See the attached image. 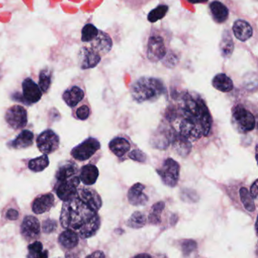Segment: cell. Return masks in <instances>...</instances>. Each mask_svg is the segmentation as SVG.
<instances>
[{
	"instance_id": "obj_43",
	"label": "cell",
	"mask_w": 258,
	"mask_h": 258,
	"mask_svg": "<svg viewBox=\"0 0 258 258\" xmlns=\"http://www.w3.org/2000/svg\"><path fill=\"white\" fill-rule=\"evenodd\" d=\"M187 2L192 4H201L206 3L209 2V0H187Z\"/></svg>"
},
{
	"instance_id": "obj_15",
	"label": "cell",
	"mask_w": 258,
	"mask_h": 258,
	"mask_svg": "<svg viewBox=\"0 0 258 258\" xmlns=\"http://www.w3.org/2000/svg\"><path fill=\"white\" fill-rule=\"evenodd\" d=\"M85 92L79 85L74 84L69 86L62 94L64 102L71 108L77 106L84 98Z\"/></svg>"
},
{
	"instance_id": "obj_26",
	"label": "cell",
	"mask_w": 258,
	"mask_h": 258,
	"mask_svg": "<svg viewBox=\"0 0 258 258\" xmlns=\"http://www.w3.org/2000/svg\"><path fill=\"white\" fill-rule=\"evenodd\" d=\"M33 137L34 136L31 131L24 129L17 135L16 140L12 142V148H16V149L28 148L33 145Z\"/></svg>"
},
{
	"instance_id": "obj_33",
	"label": "cell",
	"mask_w": 258,
	"mask_h": 258,
	"mask_svg": "<svg viewBox=\"0 0 258 258\" xmlns=\"http://www.w3.org/2000/svg\"><path fill=\"white\" fill-rule=\"evenodd\" d=\"M146 224V217L144 213L136 211L131 215L127 222V225L132 229H140Z\"/></svg>"
},
{
	"instance_id": "obj_12",
	"label": "cell",
	"mask_w": 258,
	"mask_h": 258,
	"mask_svg": "<svg viewBox=\"0 0 258 258\" xmlns=\"http://www.w3.org/2000/svg\"><path fill=\"white\" fill-rule=\"evenodd\" d=\"M59 137L52 129H47L40 133L36 140L37 147L45 155L52 153L59 148Z\"/></svg>"
},
{
	"instance_id": "obj_45",
	"label": "cell",
	"mask_w": 258,
	"mask_h": 258,
	"mask_svg": "<svg viewBox=\"0 0 258 258\" xmlns=\"http://www.w3.org/2000/svg\"><path fill=\"white\" fill-rule=\"evenodd\" d=\"M145 256L151 257L150 256V255H137V256L136 257H145Z\"/></svg>"
},
{
	"instance_id": "obj_1",
	"label": "cell",
	"mask_w": 258,
	"mask_h": 258,
	"mask_svg": "<svg viewBox=\"0 0 258 258\" xmlns=\"http://www.w3.org/2000/svg\"><path fill=\"white\" fill-rule=\"evenodd\" d=\"M166 115L174 130L190 142L209 136L211 130L209 108L203 98L195 93H181L177 105L169 107Z\"/></svg>"
},
{
	"instance_id": "obj_37",
	"label": "cell",
	"mask_w": 258,
	"mask_h": 258,
	"mask_svg": "<svg viewBox=\"0 0 258 258\" xmlns=\"http://www.w3.org/2000/svg\"><path fill=\"white\" fill-rule=\"evenodd\" d=\"M90 114V109L86 105H81L78 108L76 112V115L78 119L81 121H85L89 117Z\"/></svg>"
},
{
	"instance_id": "obj_31",
	"label": "cell",
	"mask_w": 258,
	"mask_h": 258,
	"mask_svg": "<svg viewBox=\"0 0 258 258\" xmlns=\"http://www.w3.org/2000/svg\"><path fill=\"white\" fill-rule=\"evenodd\" d=\"M99 30L93 24H86L81 31V41L84 44L90 43L97 37Z\"/></svg>"
},
{
	"instance_id": "obj_44",
	"label": "cell",
	"mask_w": 258,
	"mask_h": 258,
	"mask_svg": "<svg viewBox=\"0 0 258 258\" xmlns=\"http://www.w3.org/2000/svg\"><path fill=\"white\" fill-rule=\"evenodd\" d=\"M88 257H94V258H104L105 255L102 253V251H96L95 253L92 254V255H89Z\"/></svg>"
},
{
	"instance_id": "obj_40",
	"label": "cell",
	"mask_w": 258,
	"mask_h": 258,
	"mask_svg": "<svg viewBox=\"0 0 258 258\" xmlns=\"http://www.w3.org/2000/svg\"><path fill=\"white\" fill-rule=\"evenodd\" d=\"M56 227H57L56 221L53 220H50V219L46 220L45 222L43 223V230L46 233H51V232L55 231V229H56Z\"/></svg>"
},
{
	"instance_id": "obj_39",
	"label": "cell",
	"mask_w": 258,
	"mask_h": 258,
	"mask_svg": "<svg viewBox=\"0 0 258 258\" xmlns=\"http://www.w3.org/2000/svg\"><path fill=\"white\" fill-rule=\"evenodd\" d=\"M197 244L193 240H186L182 243V252L185 255H189L192 253V251H194L196 248Z\"/></svg>"
},
{
	"instance_id": "obj_42",
	"label": "cell",
	"mask_w": 258,
	"mask_h": 258,
	"mask_svg": "<svg viewBox=\"0 0 258 258\" xmlns=\"http://www.w3.org/2000/svg\"><path fill=\"white\" fill-rule=\"evenodd\" d=\"M249 193L254 199H257L258 198V180L257 179L254 182L253 184L251 185Z\"/></svg>"
},
{
	"instance_id": "obj_24",
	"label": "cell",
	"mask_w": 258,
	"mask_h": 258,
	"mask_svg": "<svg viewBox=\"0 0 258 258\" xmlns=\"http://www.w3.org/2000/svg\"><path fill=\"white\" fill-rule=\"evenodd\" d=\"M109 148L114 155L121 158L129 152L130 143L125 138L116 137L109 143Z\"/></svg>"
},
{
	"instance_id": "obj_20",
	"label": "cell",
	"mask_w": 258,
	"mask_h": 258,
	"mask_svg": "<svg viewBox=\"0 0 258 258\" xmlns=\"http://www.w3.org/2000/svg\"><path fill=\"white\" fill-rule=\"evenodd\" d=\"M55 203V198L52 193L42 194L36 198L32 204V210L36 214L46 213L52 209Z\"/></svg>"
},
{
	"instance_id": "obj_11",
	"label": "cell",
	"mask_w": 258,
	"mask_h": 258,
	"mask_svg": "<svg viewBox=\"0 0 258 258\" xmlns=\"http://www.w3.org/2000/svg\"><path fill=\"white\" fill-rule=\"evenodd\" d=\"M5 121L13 129H18L24 128L28 124L26 109L21 105H13L5 113Z\"/></svg>"
},
{
	"instance_id": "obj_29",
	"label": "cell",
	"mask_w": 258,
	"mask_h": 258,
	"mask_svg": "<svg viewBox=\"0 0 258 258\" xmlns=\"http://www.w3.org/2000/svg\"><path fill=\"white\" fill-rule=\"evenodd\" d=\"M52 71L49 68L42 69L39 74L38 85L43 93H46L49 90L52 84Z\"/></svg>"
},
{
	"instance_id": "obj_9",
	"label": "cell",
	"mask_w": 258,
	"mask_h": 258,
	"mask_svg": "<svg viewBox=\"0 0 258 258\" xmlns=\"http://www.w3.org/2000/svg\"><path fill=\"white\" fill-rule=\"evenodd\" d=\"M21 98L27 105L38 102L43 97V92L40 90L38 83H36L31 77L24 79L21 83Z\"/></svg>"
},
{
	"instance_id": "obj_23",
	"label": "cell",
	"mask_w": 258,
	"mask_h": 258,
	"mask_svg": "<svg viewBox=\"0 0 258 258\" xmlns=\"http://www.w3.org/2000/svg\"><path fill=\"white\" fill-rule=\"evenodd\" d=\"M59 243L62 248L73 249L78 246L79 243V235L71 229H66L61 233L59 237Z\"/></svg>"
},
{
	"instance_id": "obj_25",
	"label": "cell",
	"mask_w": 258,
	"mask_h": 258,
	"mask_svg": "<svg viewBox=\"0 0 258 258\" xmlns=\"http://www.w3.org/2000/svg\"><path fill=\"white\" fill-rule=\"evenodd\" d=\"M212 85L216 90L223 93H229L232 91L234 87L233 82L229 77L224 73L218 74L213 78Z\"/></svg>"
},
{
	"instance_id": "obj_17",
	"label": "cell",
	"mask_w": 258,
	"mask_h": 258,
	"mask_svg": "<svg viewBox=\"0 0 258 258\" xmlns=\"http://www.w3.org/2000/svg\"><path fill=\"white\" fill-rule=\"evenodd\" d=\"M232 32L235 37L242 42H245L251 39L254 33L251 24L242 19H238L235 21L232 26Z\"/></svg>"
},
{
	"instance_id": "obj_18",
	"label": "cell",
	"mask_w": 258,
	"mask_h": 258,
	"mask_svg": "<svg viewBox=\"0 0 258 258\" xmlns=\"http://www.w3.org/2000/svg\"><path fill=\"white\" fill-rule=\"evenodd\" d=\"M78 196L83 200L87 205H90L94 210L98 211L102 205V199L99 194L90 188H83L78 190Z\"/></svg>"
},
{
	"instance_id": "obj_41",
	"label": "cell",
	"mask_w": 258,
	"mask_h": 258,
	"mask_svg": "<svg viewBox=\"0 0 258 258\" xmlns=\"http://www.w3.org/2000/svg\"><path fill=\"white\" fill-rule=\"evenodd\" d=\"M18 216H19V213L15 209H10V210H8L7 213H6V217L10 220H17L18 218Z\"/></svg>"
},
{
	"instance_id": "obj_36",
	"label": "cell",
	"mask_w": 258,
	"mask_h": 258,
	"mask_svg": "<svg viewBox=\"0 0 258 258\" xmlns=\"http://www.w3.org/2000/svg\"><path fill=\"white\" fill-rule=\"evenodd\" d=\"M29 251V256L31 258H47L48 257V251L45 252L43 251V244L40 242L36 241L28 246Z\"/></svg>"
},
{
	"instance_id": "obj_14",
	"label": "cell",
	"mask_w": 258,
	"mask_h": 258,
	"mask_svg": "<svg viewBox=\"0 0 258 258\" xmlns=\"http://www.w3.org/2000/svg\"><path fill=\"white\" fill-rule=\"evenodd\" d=\"M21 233L27 241L37 239L40 234V224L37 218L33 216L24 217L21 224Z\"/></svg>"
},
{
	"instance_id": "obj_4",
	"label": "cell",
	"mask_w": 258,
	"mask_h": 258,
	"mask_svg": "<svg viewBox=\"0 0 258 258\" xmlns=\"http://www.w3.org/2000/svg\"><path fill=\"white\" fill-rule=\"evenodd\" d=\"M171 37L164 31L152 29L147 40L145 54L148 60L157 63L163 60L168 53Z\"/></svg>"
},
{
	"instance_id": "obj_19",
	"label": "cell",
	"mask_w": 258,
	"mask_h": 258,
	"mask_svg": "<svg viewBox=\"0 0 258 258\" xmlns=\"http://www.w3.org/2000/svg\"><path fill=\"white\" fill-rule=\"evenodd\" d=\"M145 186L142 183H136L129 189L128 198L130 205L133 206H143L148 201V197L143 193Z\"/></svg>"
},
{
	"instance_id": "obj_35",
	"label": "cell",
	"mask_w": 258,
	"mask_h": 258,
	"mask_svg": "<svg viewBox=\"0 0 258 258\" xmlns=\"http://www.w3.org/2000/svg\"><path fill=\"white\" fill-rule=\"evenodd\" d=\"M239 194H240L242 203L244 209L249 212L255 211V209H256L255 201H254V198L251 197L246 188H241V190L239 191Z\"/></svg>"
},
{
	"instance_id": "obj_38",
	"label": "cell",
	"mask_w": 258,
	"mask_h": 258,
	"mask_svg": "<svg viewBox=\"0 0 258 258\" xmlns=\"http://www.w3.org/2000/svg\"><path fill=\"white\" fill-rule=\"evenodd\" d=\"M129 158L132 160L136 161L138 162H145L147 159L146 155L144 152L140 151V149H135L131 151V152H129Z\"/></svg>"
},
{
	"instance_id": "obj_8",
	"label": "cell",
	"mask_w": 258,
	"mask_h": 258,
	"mask_svg": "<svg viewBox=\"0 0 258 258\" xmlns=\"http://www.w3.org/2000/svg\"><path fill=\"white\" fill-rule=\"evenodd\" d=\"M102 60V56L87 45L80 48L78 55V65L81 70H88L97 67Z\"/></svg>"
},
{
	"instance_id": "obj_16",
	"label": "cell",
	"mask_w": 258,
	"mask_h": 258,
	"mask_svg": "<svg viewBox=\"0 0 258 258\" xmlns=\"http://www.w3.org/2000/svg\"><path fill=\"white\" fill-rule=\"evenodd\" d=\"M170 143H172L176 152L180 156H187L191 151L192 145L190 140L181 136L174 129L170 132Z\"/></svg>"
},
{
	"instance_id": "obj_5",
	"label": "cell",
	"mask_w": 258,
	"mask_h": 258,
	"mask_svg": "<svg viewBox=\"0 0 258 258\" xmlns=\"http://www.w3.org/2000/svg\"><path fill=\"white\" fill-rule=\"evenodd\" d=\"M232 121L236 129L241 133H248L253 130L256 125L255 116L246 108L239 105L232 111Z\"/></svg>"
},
{
	"instance_id": "obj_27",
	"label": "cell",
	"mask_w": 258,
	"mask_h": 258,
	"mask_svg": "<svg viewBox=\"0 0 258 258\" xmlns=\"http://www.w3.org/2000/svg\"><path fill=\"white\" fill-rule=\"evenodd\" d=\"M77 172H78V167L76 164L73 162L68 161L59 167L55 174V177L58 182H61L71 179L74 176H76Z\"/></svg>"
},
{
	"instance_id": "obj_34",
	"label": "cell",
	"mask_w": 258,
	"mask_h": 258,
	"mask_svg": "<svg viewBox=\"0 0 258 258\" xmlns=\"http://www.w3.org/2000/svg\"><path fill=\"white\" fill-rule=\"evenodd\" d=\"M165 207V204L163 201H159L152 206V211L148 216V220L153 225H159L161 222V213L163 211Z\"/></svg>"
},
{
	"instance_id": "obj_30",
	"label": "cell",
	"mask_w": 258,
	"mask_h": 258,
	"mask_svg": "<svg viewBox=\"0 0 258 258\" xmlns=\"http://www.w3.org/2000/svg\"><path fill=\"white\" fill-rule=\"evenodd\" d=\"M48 164H49V160L48 156L44 154L42 156L30 161L28 167L33 172H41L48 167Z\"/></svg>"
},
{
	"instance_id": "obj_7",
	"label": "cell",
	"mask_w": 258,
	"mask_h": 258,
	"mask_svg": "<svg viewBox=\"0 0 258 258\" xmlns=\"http://www.w3.org/2000/svg\"><path fill=\"white\" fill-rule=\"evenodd\" d=\"M99 142L95 138H88L87 140L74 147L71 154L73 158L76 160L83 161L88 160L93 156L96 152L100 149Z\"/></svg>"
},
{
	"instance_id": "obj_21",
	"label": "cell",
	"mask_w": 258,
	"mask_h": 258,
	"mask_svg": "<svg viewBox=\"0 0 258 258\" xmlns=\"http://www.w3.org/2000/svg\"><path fill=\"white\" fill-rule=\"evenodd\" d=\"M209 9L212 18L217 24H223L229 18V9L226 5L220 1H213L210 2Z\"/></svg>"
},
{
	"instance_id": "obj_28",
	"label": "cell",
	"mask_w": 258,
	"mask_h": 258,
	"mask_svg": "<svg viewBox=\"0 0 258 258\" xmlns=\"http://www.w3.org/2000/svg\"><path fill=\"white\" fill-rule=\"evenodd\" d=\"M220 49L221 55L225 58H229L234 50V43L229 32H225L220 41Z\"/></svg>"
},
{
	"instance_id": "obj_32",
	"label": "cell",
	"mask_w": 258,
	"mask_h": 258,
	"mask_svg": "<svg viewBox=\"0 0 258 258\" xmlns=\"http://www.w3.org/2000/svg\"><path fill=\"white\" fill-rule=\"evenodd\" d=\"M169 10V6L167 5H159L155 9H152L148 13L147 19L149 22L155 23L163 19L165 17Z\"/></svg>"
},
{
	"instance_id": "obj_3",
	"label": "cell",
	"mask_w": 258,
	"mask_h": 258,
	"mask_svg": "<svg viewBox=\"0 0 258 258\" xmlns=\"http://www.w3.org/2000/svg\"><path fill=\"white\" fill-rule=\"evenodd\" d=\"M165 92L163 81L152 77H143L136 80L130 86L131 97L138 103L155 102Z\"/></svg>"
},
{
	"instance_id": "obj_6",
	"label": "cell",
	"mask_w": 258,
	"mask_h": 258,
	"mask_svg": "<svg viewBox=\"0 0 258 258\" xmlns=\"http://www.w3.org/2000/svg\"><path fill=\"white\" fill-rule=\"evenodd\" d=\"M179 171L180 167L179 163L172 159H166L160 170H158L163 183L170 187H175L177 185Z\"/></svg>"
},
{
	"instance_id": "obj_2",
	"label": "cell",
	"mask_w": 258,
	"mask_h": 258,
	"mask_svg": "<svg viewBox=\"0 0 258 258\" xmlns=\"http://www.w3.org/2000/svg\"><path fill=\"white\" fill-rule=\"evenodd\" d=\"M60 223L64 229H71L82 239L95 236L99 229L101 220L98 211L76 196L64 201L61 211Z\"/></svg>"
},
{
	"instance_id": "obj_13",
	"label": "cell",
	"mask_w": 258,
	"mask_h": 258,
	"mask_svg": "<svg viewBox=\"0 0 258 258\" xmlns=\"http://www.w3.org/2000/svg\"><path fill=\"white\" fill-rule=\"evenodd\" d=\"M84 45L89 46L92 48L97 51L101 56H105L107 54L109 53L113 47V42H112L111 36L109 33H105L104 31H98V35L94 40H92L90 43H86Z\"/></svg>"
},
{
	"instance_id": "obj_10",
	"label": "cell",
	"mask_w": 258,
	"mask_h": 258,
	"mask_svg": "<svg viewBox=\"0 0 258 258\" xmlns=\"http://www.w3.org/2000/svg\"><path fill=\"white\" fill-rule=\"evenodd\" d=\"M81 182L78 176H74L71 179L58 182L55 191L58 197L63 201H69L76 196L78 187Z\"/></svg>"
},
{
	"instance_id": "obj_22",
	"label": "cell",
	"mask_w": 258,
	"mask_h": 258,
	"mask_svg": "<svg viewBox=\"0 0 258 258\" xmlns=\"http://www.w3.org/2000/svg\"><path fill=\"white\" fill-rule=\"evenodd\" d=\"M99 172L97 166L93 164H87L83 166L81 170L79 177L81 182L86 186L95 184L98 179Z\"/></svg>"
}]
</instances>
